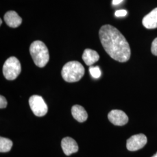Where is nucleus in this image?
Listing matches in <instances>:
<instances>
[{
  "mask_svg": "<svg viewBox=\"0 0 157 157\" xmlns=\"http://www.w3.org/2000/svg\"><path fill=\"white\" fill-rule=\"evenodd\" d=\"M101 44L107 54L118 62L129 61L131 51L129 43L117 29L110 25L101 27L99 31Z\"/></svg>",
  "mask_w": 157,
  "mask_h": 157,
  "instance_id": "obj_1",
  "label": "nucleus"
},
{
  "mask_svg": "<svg viewBox=\"0 0 157 157\" xmlns=\"http://www.w3.org/2000/svg\"><path fill=\"white\" fill-rule=\"evenodd\" d=\"M29 50L35 65L38 67H44L50 59L49 51L45 44L39 40L34 41Z\"/></svg>",
  "mask_w": 157,
  "mask_h": 157,
  "instance_id": "obj_2",
  "label": "nucleus"
},
{
  "mask_svg": "<svg viewBox=\"0 0 157 157\" xmlns=\"http://www.w3.org/2000/svg\"><path fill=\"white\" fill-rule=\"evenodd\" d=\"M84 67L78 61H70L67 63L62 67V78L69 83L79 81L84 75Z\"/></svg>",
  "mask_w": 157,
  "mask_h": 157,
  "instance_id": "obj_3",
  "label": "nucleus"
},
{
  "mask_svg": "<svg viewBox=\"0 0 157 157\" xmlns=\"http://www.w3.org/2000/svg\"><path fill=\"white\" fill-rule=\"evenodd\" d=\"M21 63L15 56H11L7 59L2 68L4 76L8 80L16 79L21 72Z\"/></svg>",
  "mask_w": 157,
  "mask_h": 157,
  "instance_id": "obj_4",
  "label": "nucleus"
},
{
  "mask_svg": "<svg viewBox=\"0 0 157 157\" xmlns=\"http://www.w3.org/2000/svg\"><path fill=\"white\" fill-rule=\"evenodd\" d=\"M29 103L34 114L39 117H43L48 112V107L43 97L40 95H33L29 98Z\"/></svg>",
  "mask_w": 157,
  "mask_h": 157,
  "instance_id": "obj_5",
  "label": "nucleus"
},
{
  "mask_svg": "<svg viewBox=\"0 0 157 157\" xmlns=\"http://www.w3.org/2000/svg\"><path fill=\"white\" fill-rule=\"evenodd\" d=\"M147 142L146 136L143 134L133 135L127 140L126 147L130 151H136L144 147Z\"/></svg>",
  "mask_w": 157,
  "mask_h": 157,
  "instance_id": "obj_6",
  "label": "nucleus"
},
{
  "mask_svg": "<svg viewBox=\"0 0 157 157\" xmlns=\"http://www.w3.org/2000/svg\"><path fill=\"white\" fill-rule=\"evenodd\" d=\"M108 118L112 124L116 126H124L129 121L127 115L124 111L119 109H113L109 112Z\"/></svg>",
  "mask_w": 157,
  "mask_h": 157,
  "instance_id": "obj_7",
  "label": "nucleus"
},
{
  "mask_svg": "<svg viewBox=\"0 0 157 157\" xmlns=\"http://www.w3.org/2000/svg\"><path fill=\"white\" fill-rule=\"evenodd\" d=\"M63 151L66 155H70L78 151V145L76 141L70 137H66L61 141Z\"/></svg>",
  "mask_w": 157,
  "mask_h": 157,
  "instance_id": "obj_8",
  "label": "nucleus"
},
{
  "mask_svg": "<svg viewBox=\"0 0 157 157\" xmlns=\"http://www.w3.org/2000/svg\"><path fill=\"white\" fill-rule=\"evenodd\" d=\"M6 24L12 28H17L19 27L22 22V19L17 12L13 11H8L4 17Z\"/></svg>",
  "mask_w": 157,
  "mask_h": 157,
  "instance_id": "obj_9",
  "label": "nucleus"
},
{
  "mask_svg": "<svg viewBox=\"0 0 157 157\" xmlns=\"http://www.w3.org/2000/svg\"><path fill=\"white\" fill-rule=\"evenodd\" d=\"M142 23L143 26L148 29L157 28V8L144 17Z\"/></svg>",
  "mask_w": 157,
  "mask_h": 157,
  "instance_id": "obj_10",
  "label": "nucleus"
},
{
  "mask_svg": "<svg viewBox=\"0 0 157 157\" xmlns=\"http://www.w3.org/2000/svg\"><path fill=\"white\" fill-rule=\"evenodd\" d=\"M82 59L87 65L91 66L99 60L100 56L97 51L87 48L83 52Z\"/></svg>",
  "mask_w": 157,
  "mask_h": 157,
  "instance_id": "obj_11",
  "label": "nucleus"
},
{
  "mask_svg": "<svg viewBox=\"0 0 157 157\" xmlns=\"http://www.w3.org/2000/svg\"><path fill=\"white\" fill-rule=\"evenodd\" d=\"M72 115L78 122H84L88 118V115L84 108L79 105H75L72 108Z\"/></svg>",
  "mask_w": 157,
  "mask_h": 157,
  "instance_id": "obj_12",
  "label": "nucleus"
},
{
  "mask_svg": "<svg viewBox=\"0 0 157 157\" xmlns=\"http://www.w3.org/2000/svg\"><path fill=\"white\" fill-rule=\"evenodd\" d=\"M13 143L9 139L1 137H0V152H9L12 148Z\"/></svg>",
  "mask_w": 157,
  "mask_h": 157,
  "instance_id": "obj_13",
  "label": "nucleus"
},
{
  "mask_svg": "<svg viewBox=\"0 0 157 157\" xmlns=\"http://www.w3.org/2000/svg\"><path fill=\"white\" fill-rule=\"evenodd\" d=\"M89 71L91 76L94 78H98L101 77V72L99 67H90Z\"/></svg>",
  "mask_w": 157,
  "mask_h": 157,
  "instance_id": "obj_14",
  "label": "nucleus"
},
{
  "mask_svg": "<svg viewBox=\"0 0 157 157\" xmlns=\"http://www.w3.org/2000/svg\"><path fill=\"white\" fill-rule=\"evenodd\" d=\"M151 52L153 55L157 56V37L152 43Z\"/></svg>",
  "mask_w": 157,
  "mask_h": 157,
  "instance_id": "obj_15",
  "label": "nucleus"
},
{
  "mask_svg": "<svg viewBox=\"0 0 157 157\" xmlns=\"http://www.w3.org/2000/svg\"><path fill=\"white\" fill-rule=\"evenodd\" d=\"M7 101L6 98L1 95L0 96V108H5L7 106Z\"/></svg>",
  "mask_w": 157,
  "mask_h": 157,
  "instance_id": "obj_16",
  "label": "nucleus"
},
{
  "mask_svg": "<svg viewBox=\"0 0 157 157\" xmlns=\"http://www.w3.org/2000/svg\"><path fill=\"white\" fill-rule=\"evenodd\" d=\"M126 15H127V11L124 10H118L115 13V15L117 17H125Z\"/></svg>",
  "mask_w": 157,
  "mask_h": 157,
  "instance_id": "obj_17",
  "label": "nucleus"
},
{
  "mask_svg": "<svg viewBox=\"0 0 157 157\" xmlns=\"http://www.w3.org/2000/svg\"><path fill=\"white\" fill-rule=\"evenodd\" d=\"M122 1H123V0H113L112 4H113V5H118L121 2H122Z\"/></svg>",
  "mask_w": 157,
  "mask_h": 157,
  "instance_id": "obj_18",
  "label": "nucleus"
},
{
  "mask_svg": "<svg viewBox=\"0 0 157 157\" xmlns=\"http://www.w3.org/2000/svg\"><path fill=\"white\" fill-rule=\"evenodd\" d=\"M152 157H157V152L155 154H154L153 156Z\"/></svg>",
  "mask_w": 157,
  "mask_h": 157,
  "instance_id": "obj_19",
  "label": "nucleus"
},
{
  "mask_svg": "<svg viewBox=\"0 0 157 157\" xmlns=\"http://www.w3.org/2000/svg\"><path fill=\"white\" fill-rule=\"evenodd\" d=\"M2 19H0V25H2Z\"/></svg>",
  "mask_w": 157,
  "mask_h": 157,
  "instance_id": "obj_20",
  "label": "nucleus"
}]
</instances>
